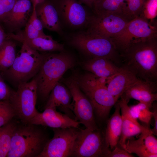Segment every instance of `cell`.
I'll return each instance as SVG.
<instances>
[{
  "label": "cell",
  "mask_w": 157,
  "mask_h": 157,
  "mask_svg": "<svg viewBox=\"0 0 157 157\" xmlns=\"http://www.w3.org/2000/svg\"><path fill=\"white\" fill-rule=\"evenodd\" d=\"M70 43L90 58H105L119 66L122 65L120 55L110 38L86 30L73 35Z\"/></svg>",
  "instance_id": "6"
},
{
  "label": "cell",
  "mask_w": 157,
  "mask_h": 157,
  "mask_svg": "<svg viewBox=\"0 0 157 157\" xmlns=\"http://www.w3.org/2000/svg\"><path fill=\"white\" fill-rule=\"evenodd\" d=\"M53 130V137L49 139L38 157H70L79 130L71 127Z\"/></svg>",
  "instance_id": "11"
},
{
  "label": "cell",
  "mask_w": 157,
  "mask_h": 157,
  "mask_svg": "<svg viewBox=\"0 0 157 157\" xmlns=\"http://www.w3.org/2000/svg\"><path fill=\"white\" fill-rule=\"evenodd\" d=\"M33 7L44 28L60 35L62 34V25L58 12L50 0H44Z\"/></svg>",
  "instance_id": "20"
},
{
  "label": "cell",
  "mask_w": 157,
  "mask_h": 157,
  "mask_svg": "<svg viewBox=\"0 0 157 157\" xmlns=\"http://www.w3.org/2000/svg\"><path fill=\"white\" fill-rule=\"evenodd\" d=\"M115 106L114 112L108 121L104 135L106 142L110 150L114 149L118 143L122 130L120 107L117 102Z\"/></svg>",
  "instance_id": "22"
},
{
  "label": "cell",
  "mask_w": 157,
  "mask_h": 157,
  "mask_svg": "<svg viewBox=\"0 0 157 157\" xmlns=\"http://www.w3.org/2000/svg\"><path fill=\"white\" fill-rule=\"evenodd\" d=\"M146 147L151 153L157 154V140L151 132L150 129L145 126L142 130Z\"/></svg>",
  "instance_id": "32"
},
{
  "label": "cell",
  "mask_w": 157,
  "mask_h": 157,
  "mask_svg": "<svg viewBox=\"0 0 157 157\" xmlns=\"http://www.w3.org/2000/svg\"><path fill=\"white\" fill-rule=\"evenodd\" d=\"M71 94L73 111L76 120L91 130L98 129L94 117L93 106L81 90L75 76L61 79Z\"/></svg>",
  "instance_id": "10"
},
{
  "label": "cell",
  "mask_w": 157,
  "mask_h": 157,
  "mask_svg": "<svg viewBox=\"0 0 157 157\" xmlns=\"http://www.w3.org/2000/svg\"><path fill=\"white\" fill-rule=\"evenodd\" d=\"M17 123L11 120L0 127V157H6Z\"/></svg>",
  "instance_id": "27"
},
{
  "label": "cell",
  "mask_w": 157,
  "mask_h": 157,
  "mask_svg": "<svg viewBox=\"0 0 157 157\" xmlns=\"http://www.w3.org/2000/svg\"><path fill=\"white\" fill-rule=\"evenodd\" d=\"M130 21L123 15L115 14L92 15L87 31L111 39L119 33Z\"/></svg>",
  "instance_id": "13"
},
{
  "label": "cell",
  "mask_w": 157,
  "mask_h": 157,
  "mask_svg": "<svg viewBox=\"0 0 157 157\" xmlns=\"http://www.w3.org/2000/svg\"><path fill=\"white\" fill-rule=\"evenodd\" d=\"M138 78L128 68L122 65L116 73L107 79V89L117 102L126 89Z\"/></svg>",
  "instance_id": "18"
},
{
  "label": "cell",
  "mask_w": 157,
  "mask_h": 157,
  "mask_svg": "<svg viewBox=\"0 0 157 157\" xmlns=\"http://www.w3.org/2000/svg\"><path fill=\"white\" fill-rule=\"evenodd\" d=\"M75 76L80 88L91 103L94 114L99 119H105L117 102L107 89V78L88 72Z\"/></svg>",
  "instance_id": "4"
},
{
  "label": "cell",
  "mask_w": 157,
  "mask_h": 157,
  "mask_svg": "<svg viewBox=\"0 0 157 157\" xmlns=\"http://www.w3.org/2000/svg\"><path fill=\"white\" fill-rule=\"evenodd\" d=\"M14 40L7 39L0 47V72H3L12 65L16 56V44Z\"/></svg>",
  "instance_id": "25"
},
{
  "label": "cell",
  "mask_w": 157,
  "mask_h": 157,
  "mask_svg": "<svg viewBox=\"0 0 157 157\" xmlns=\"http://www.w3.org/2000/svg\"><path fill=\"white\" fill-rule=\"evenodd\" d=\"M82 4L92 9L97 0H78Z\"/></svg>",
  "instance_id": "39"
},
{
  "label": "cell",
  "mask_w": 157,
  "mask_h": 157,
  "mask_svg": "<svg viewBox=\"0 0 157 157\" xmlns=\"http://www.w3.org/2000/svg\"><path fill=\"white\" fill-rule=\"evenodd\" d=\"M157 82L138 78L125 91L120 98L128 101L131 99L147 104L151 108L157 100Z\"/></svg>",
  "instance_id": "15"
},
{
  "label": "cell",
  "mask_w": 157,
  "mask_h": 157,
  "mask_svg": "<svg viewBox=\"0 0 157 157\" xmlns=\"http://www.w3.org/2000/svg\"><path fill=\"white\" fill-rule=\"evenodd\" d=\"M146 0H123L124 15L129 20L139 17Z\"/></svg>",
  "instance_id": "28"
},
{
  "label": "cell",
  "mask_w": 157,
  "mask_h": 157,
  "mask_svg": "<svg viewBox=\"0 0 157 157\" xmlns=\"http://www.w3.org/2000/svg\"><path fill=\"white\" fill-rule=\"evenodd\" d=\"M17 90H13L8 101L15 116L22 122L30 123L38 111L36 108L38 98L35 79L19 85Z\"/></svg>",
  "instance_id": "8"
},
{
  "label": "cell",
  "mask_w": 157,
  "mask_h": 157,
  "mask_svg": "<svg viewBox=\"0 0 157 157\" xmlns=\"http://www.w3.org/2000/svg\"><path fill=\"white\" fill-rule=\"evenodd\" d=\"M29 20L35 27L39 32L43 33V27L41 22L38 17L34 8L33 7L32 14L29 19Z\"/></svg>",
  "instance_id": "36"
},
{
  "label": "cell",
  "mask_w": 157,
  "mask_h": 157,
  "mask_svg": "<svg viewBox=\"0 0 157 157\" xmlns=\"http://www.w3.org/2000/svg\"><path fill=\"white\" fill-rule=\"evenodd\" d=\"M120 55L122 65L138 78L157 82V37L134 42Z\"/></svg>",
  "instance_id": "1"
},
{
  "label": "cell",
  "mask_w": 157,
  "mask_h": 157,
  "mask_svg": "<svg viewBox=\"0 0 157 157\" xmlns=\"http://www.w3.org/2000/svg\"><path fill=\"white\" fill-rule=\"evenodd\" d=\"M30 123L53 129L71 127L78 128L80 124L78 121L65 114L58 112L56 108L52 107L45 108L42 113L38 111Z\"/></svg>",
  "instance_id": "16"
},
{
  "label": "cell",
  "mask_w": 157,
  "mask_h": 157,
  "mask_svg": "<svg viewBox=\"0 0 157 157\" xmlns=\"http://www.w3.org/2000/svg\"><path fill=\"white\" fill-rule=\"evenodd\" d=\"M82 65L88 72L98 77L107 78L116 73L120 67L111 60L102 58H90Z\"/></svg>",
  "instance_id": "21"
},
{
  "label": "cell",
  "mask_w": 157,
  "mask_h": 157,
  "mask_svg": "<svg viewBox=\"0 0 157 157\" xmlns=\"http://www.w3.org/2000/svg\"><path fill=\"white\" fill-rule=\"evenodd\" d=\"M157 37V22L141 17L130 20L124 29L111 38L119 54L132 44Z\"/></svg>",
  "instance_id": "7"
},
{
  "label": "cell",
  "mask_w": 157,
  "mask_h": 157,
  "mask_svg": "<svg viewBox=\"0 0 157 157\" xmlns=\"http://www.w3.org/2000/svg\"><path fill=\"white\" fill-rule=\"evenodd\" d=\"M44 0H31L32 3L33 7H35L38 3L41 2Z\"/></svg>",
  "instance_id": "40"
},
{
  "label": "cell",
  "mask_w": 157,
  "mask_h": 157,
  "mask_svg": "<svg viewBox=\"0 0 157 157\" xmlns=\"http://www.w3.org/2000/svg\"><path fill=\"white\" fill-rule=\"evenodd\" d=\"M157 15V0H146L140 16L153 21Z\"/></svg>",
  "instance_id": "31"
},
{
  "label": "cell",
  "mask_w": 157,
  "mask_h": 157,
  "mask_svg": "<svg viewBox=\"0 0 157 157\" xmlns=\"http://www.w3.org/2000/svg\"><path fill=\"white\" fill-rule=\"evenodd\" d=\"M117 102L120 107L122 119V130L118 143L124 149L126 141L128 138L141 133L144 126L141 125L137 119L131 115L128 106V102L121 98Z\"/></svg>",
  "instance_id": "19"
},
{
  "label": "cell",
  "mask_w": 157,
  "mask_h": 157,
  "mask_svg": "<svg viewBox=\"0 0 157 157\" xmlns=\"http://www.w3.org/2000/svg\"><path fill=\"white\" fill-rule=\"evenodd\" d=\"M104 135L97 129L79 130L70 157H108L110 152Z\"/></svg>",
  "instance_id": "9"
},
{
  "label": "cell",
  "mask_w": 157,
  "mask_h": 157,
  "mask_svg": "<svg viewBox=\"0 0 157 157\" xmlns=\"http://www.w3.org/2000/svg\"><path fill=\"white\" fill-rule=\"evenodd\" d=\"M130 112L134 118L149 125L152 117V113L146 104L139 102L136 105L129 107Z\"/></svg>",
  "instance_id": "29"
},
{
  "label": "cell",
  "mask_w": 157,
  "mask_h": 157,
  "mask_svg": "<svg viewBox=\"0 0 157 157\" xmlns=\"http://www.w3.org/2000/svg\"><path fill=\"white\" fill-rule=\"evenodd\" d=\"M33 10L31 0H17L1 23L8 33H15L25 27Z\"/></svg>",
  "instance_id": "14"
},
{
  "label": "cell",
  "mask_w": 157,
  "mask_h": 157,
  "mask_svg": "<svg viewBox=\"0 0 157 157\" xmlns=\"http://www.w3.org/2000/svg\"><path fill=\"white\" fill-rule=\"evenodd\" d=\"M11 66L1 74L12 83L17 86L33 78L39 71L44 59L43 53L34 50L22 43Z\"/></svg>",
  "instance_id": "5"
},
{
  "label": "cell",
  "mask_w": 157,
  "mask_h": 157,
  "mask_svg": "<svg viewBox=\"0 0 157 157\" xmlns=\"http://www.w3.org/2000/svg\"><path fill=\"white\" fill-rule=\"evenodd\" d=\"M43 54L42 63L34 78L36 81L38 97L45 101L65 72L74 67L75 60L71 54L63 51L58 53Z\"/></svg>",
  "instance_id": "2"
},
{
  "label": "cell",
  "mask_w": 157,
  "mask_h": 157,
  "mask_svg": "<svg viewBox=\"0 0 157 157\" xmlns=\"http://www.w3.org/2000/svg\"><path fill=\"white\" fill-rule=\"evenodd\" d=\"M8 38L7 33L0 23V47Z\"/></svg>",
  "instance_id": "38"
},
{
  "label": "cell",
  "mask_w": 157,
  "mask_h": 157,
  "mask_svg": "<svg viewBox=\"0 0 157 157\" xmlns=\"http://www.w3.org/2000/svg\"><path fill=\"white\" fill-rule=\"evenodd\" d=\"M15 116L14 110L8 101H0V127L6 124Z\"/></svg>",
  "instance_id": "30"
},
{
  "label": "cell",
  "mask_w": 157,
  "mask_h": 157,
  "mask_svg": "<svg viewBox=\"0 0 157 157\" xmlns=\"http://www.w3.org/2000/svg\"><path fill=\"white\" fill-rule=\"evenodd\" d=\"M13 91L5 83L0 74V101H8Z\"/></svg>",
  "instance_id": "34"
},
{
  "label": "cell",
  "mask_w": 157,
  "mask_h": 157,
  "mask_svg": "<svg viewBox=\"0 0 157 157\" xmlns=\"http://www.w3.org/2000/svg\"><path fill=\"white\" fill-rule=\"evenodd\" d=\"M72 99L71 94L68 88L59 81L51 90L44 108H58L60 111L76 120L73 111Z\"/></svg>",
  "instance_id": "17"
},
{
  "label": "cell",
  "mask_w": 157,
  "mask_h": 157,
  "mask_svg": "<svg viewBox=\"0 0 157 157\" xmlns=\"http://www.w3.org/2000/svg\"><path fill=\"white\" fill-rule=\"evenodd\" d=\"M50 0L56 10L60 22L62 21L74 28L87 26L92 15L87 6L78 0Z\"/></svg>",
  "instance_id": "12"
},
{
  "label": "cell",
  "mask_w": 157,
  "mask_h": 157,
  "mask_svg": "<svg viewBox=\"0 0 157 157\" xmlns=\"http://www.w3.org/2000/svg\"><path fill=\"white\" fill-rule=\"evenodd\" d=\"M134 157L124 149L116 146L110 151L108 157Z\"/></svg>",
  "instance_id": "35"
},
{
  "label": "cell",
  "mask_w": 157,
  "mask_h": 157,
  "mask_svg": "<svg viewBox=\"0 0 157 157\" xmlns=\"http://www.w3.org/2000/svg\"><path fill=\"white\" fill-rule=\"evenodd\" d=\"M152 107L153 110L152 117H154V126L153 128L150 129V131L154 135H157V104L155 102L153 104Z\"/></svg>",
  "instance_id": "37"
},
{
  "label": "cell",
  "mask_w": 157,
  "mask_h": 157,
  "mask_svg": "<svg viewBox=\"0 0 157 157\" xmlns=\"http://www.w3.org/2000/svg\"><path fill=\"white\" fill-rule=\"evenodd\" d=\"M17 0H0V23L11 10Z\"/></svg>",
  "instance_id": "33"
},
{
  "label": "cell",
  "mask_w": 157,
  "mask_h": 157,
  "mask_svg": "<svg viewBox=\"0 0 157 157\" xmlns=\"http://www.w3.org/2000/svg\"><path fill=\"white\" fill-rule=\"evenodd\" d=\"M124 149L130 154L135 153L140 157H157V154L151 153L147 149L142 131L137 139L131 137L127 139Z\"/></svg>",
  "instance_id": "26"
},
{
  "label": "cell",
  "mask_w": 157,
  "mask_h": 157,
  "mask_svg": "<svg viewBox=\"0 0 157 157\" xmlns=\"http://www.w3.org/2000/svg\"><path fill=\"white\" fill-rule=\"evenodd\" d=\"M20 42L38 52H61L64 49L63 44L54 40L51 36L45 34L33 39L22 40Z\"/></svg>",
  "instance_id": "23"
},
{
  "label": "cell",
  "mask_w": 157,
  "mask_h": 157,
  "mask_svg": "<svg viewBox=\"0 0 157 157\" xmlns=\"http://www.w3.org/2000/svg\"><path fill=\"white\" fill-rule=\"evenodd\" d=\"M17 123L12 136L7 157H38L49 140L38 125Z\"/></svg>",
  "instance_id": "3"
},
{
  "label": "cell",
  "mask_w": 157,
  "mask_h": 157,
  "mask_svg": "<svg viewBox=\"0 0 157 157\" xmlns=\"http://www.w3.org/2000/svg\"><path fill=\"white\" fill-rule=\"evenodd\" d=\"M92 10L97 15L115 14L124 16L123 0H97Z\"/></svg>",
  "instance_id": "24"
}]
</instances>
